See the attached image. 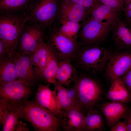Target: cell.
Returning a JSON list of instances; mask_svg holds the SVG:
<instances>
[{"mask_svg": "<svg viewBox=\"0 0 131 131\" xmlns=\"http://www.w3.org/2000/svg\"><path fill=\"white\" fill-rule=\"evenodd\" d=\"M20 118L29 123L36 131H61L60 119L35 100L23 104Z\"/></svg>", "mask_w": 131, "mask_h": 131, "instance_id": "6da1fadb", "label": "cell"}, {"mask_svg": "<svg viewBox=\"0 0 131 131\" xmlns=\"http://www.w3.org/2000/svg\"><path fill=\"white\" fill-rule=\"evenodd\" d=\"M28 21L25 14L1 13L0 17V39L4 43L8 51L7 56L15 57L16 48L22 31Z\"/></svg>", "mask_w": 131, "mask_h": 131, "instance_id": "7a4b0ae2", "label": "cell"}, {"mask_svg": "<svg viewBox=\"0 0 131 131\" xmlns=\"http://www.w3.org/2000/svg\"><path fill=\"white\" fill-rule=\"evenodd\" d=\"M58 0H32L25 15L28 21L37 24L43 29L53 21L58 9Z\"/></svg>", "mask_w": 131, "mask_h": 131, "instance_id": "3957f363", "label": "cell"}, {"mask_svg": "<svg viewBox=\"0 0 131 131\" xmlns=\"http://www.w3.org/2000/svg\"><path fill=\"white\" fill-rule=\"evenodd\" d=\"M75 81V98L77 107L81 110L91 109L101 96L102 90L99 85L94 80L85 76Z\"/></svg>", "mask_w": 131, "mask_h": 131, "instance_id": "277c9868", "label": "cell"}, {"mask_svg": "<svg viewBox=\"0 0 131 131\" xmlns=\"http://www.w3.org/2000/svg\"><path fill=\"white\" fill-rule=\"evenodd\" d=\"M111 52L103 47H86L80 53L79 66L87 70L103 71L105 70Z\"/></svg>", "mask_w": 131, "mask_h": 131, "instance_id": "5b68a950", "label": "cell"}, {"mask_svg": "<svg viewBox=\"0 0 131 131\" xmlns=\"http://www.w3.org/2000/svg\"><path fill=\"white\" fill-rule=\"evenodd\" d=\"M131 66V52H111L105 70V76L111 83L122 77Z\"/></svg>", "mask_w": 131, "mask_h": 131, "instance_id": "8992f818", "label": "cell"}, {"mask_svg": "<svg viewBox=\"0 0 131 131\" xmlns=\"http://www.w3.org/2000/svg\"><path fill=\"white\" fill-rule=\"evenodd\" d=\"M32 92L30 86L18 80L0 84V100L23 104Z\"/></svg>", "mask_w": 131, "mask_h": 131, "instance_id": "52a82bcc", "label": "cell"}, {"mask_svg": "<svg viewBox=\"0 0 131 131\" xmlns=\"http://www.w3.org/2000/svg\"><path fill=\"white\" fill-rule=\"evenodd\" d=\"M113 26H106L90 17L85 21L82 26L81 37L83 41L86 44L101 42L106 38L112 30Z\"/></svg>", "mask_w": 131, "mask_h": 131, "instance_id": "ba28073f", "label": "cell"}, {"mask_svg": "<svg viewBox=\"0 0 131 131\" xmlns=\"http://www.w3.org/2000/svg\"><path fill=\"white\" fill-rule=\"evenodd\" d=\"M50 39V44L58 59L70 61L77 54L78 50L77 42L67 38L58 31L52 32Z\"/></svg>", "mask_w": 131, "mask_h": 131, "instance_id": "9c48e42d", "label": "cell"}, {"mask_svg": "<svg viewBox=\"0 0 131 131\" xmlns=\"http://www.w3.org/2000/svg\"><path fill=\"white\" fill-rule=\"evenodd\" d=\"M32 23L25 25L18 40L22 52L29 55L36 50L43 37V29L38 25Z\"/></svg>", "mask_w": 131, "mask_h": 131, "instance_id": "30bf717a", "label": "cell"}, {"mask_svg": "<svg viewBox=\"0 0 131 131\" xmlns=\"http://www.w3.org/2000/svg\"><path fill=\"white\" fill-rule=\"evenodd\" d=\"M58 9L60 20H67L79 23L85 22L89 19L91 14V9L69 0H60Z\"/></svg>", "mask_w": 131, "mask_h": 131, "instance_id": "8fae6325", "label": "cell"}, {"mask_svg": "<svg viewBox=\"0 0 131 131\" xmlns=\"http://www.w3.org/2000/svg\"><path fill=\"white\" fill-rule=\"evenodd\" d=\"M23 104L0 100V124L2 131H14L20 118Z\"/></svg>", "mask_w": 131, "mask_h": 131, "instance_id": "7c38bea8", "label": "cell"}, {"mask_svg": "<svg viewBox=\"0 0 131 131\" xmlns=\"http://www.w3.org/2000/svg\"><path fill=\"white\" fill-rule=\"evenodd\" d=\"M49 83L45 85L40 84L36 93L35 100L39 104L48 109L60 119L64 111L61 109L58 101L56 89L52 90Z\"/></svg>", "mask_w": 131, "mask_h": 131, "instance_id": "4fadbf2b", "label": "cell"}, {"mask_svg": "<svg viewBox=\"0 0 131 131\" xmlns=\"http://www.w3.org/2000/svg\"><path fill=\"white\" fill-rule=\"evenodd\" d=\"M30 55L17 53L15 60L18 80L30 87L33 85L38 78L33 69Z\"/></svg>", "mask_w": 131, "mask_h": 131, "instance_id": "5bb4252c", "label": "cell"}, {"mask_svg": "<svg viewBox=\"0 0 131 131\" xmlns=\"http://www.w3.org/2000/svg\"><path fill=\"white\" fill-rule=\"evenodd\" d=\"M108 125L112 127L122 118H124L131 110L125 103L112 101L106 102L101 106Z\"/></svg>", "mask_w": 131, "mask_h": 131, "instance_id": "9a60e30c", "label": "cell"}, {"mask_svg": "<svg viewBox=\"0 0 131 131\" xmlns=\"http://www.w3.org/2000/svg\"><path fill=\"white\" fill-rule=\"evenodd\" d=\"M63 110V115L60 119L61 127L66 131L84 130L85 117L79 108L74 107Z\"/></svg>", "mask_w": 131, "mask_h": 131, "instance_id": "2e32d148", "label": "cell"}, {"mask_svg": "<svg viewBox=\"0 0 131 131\" xmlns=\"http://www.w3.org/2000/svg\"><path fill=\"white\" fill-rule=\"evenodd\" d=\"M91 17L105 26H112L121 17V13L99 2L91 9Z\"/></svg>", "mask_w": 131, "mask_h": 131, "instance_id": "e0dca14e", "label": "cell"}, {"mask_svg": "<svg viewBox=\"0 0 131 131\" xmlns=\"http://www.w3.org/2000/svg\"><path fill=\"white\" fill-rule=\"evenodd\" d=\"M113 38L116 47L125 49L131 48V26L121 18L113 26Z\"/></svg>", "mask_w": 131, "mask_h": 131, "instance_id": "ac0fdd59", "label": "cell"}, {"mask_svg": "<svg viewBox=\"0 0 131 131\" xmlns=\"http://www.w3.org/2000/svg\"><path fill=\"white\" fill-rule=\"evenodd\" d=\"M49 43H46L42 37L35 51L30 55L31 61L38 79L43 78L49 52Z\"/></svg>", "mask_w": 131, "mask_h": 131, "instance_id": "d6986e66", "label": "cell"}, {"mask_svg": "<svg viewBox=\"0 0 131 131\" xmlns=\"http://www.w3.org/2000/svg\"><path fill=\"white\" fill-rule=\"evenodd\" d=\"M106 96L112 101L125 104L131 101L130 94L121 77L111 83Z\"/></svg>", "mask_w": 131, "mask_h": 131, "instance_id": "ffe728a7", "label": "cell"}, {"mask_svg": "<svg viewBox=\"0 0 131 131\" xmlns=\"http://www.w3.org/2000/svg\"><path fill=\"white\" fill-rule=\"evenodd\" d=\"M70 62L65 60L58 62L56 78L57 81L62 85H68L77 79V71Z\"/></svg>", "mask_w": 131, "mask_h": 131, "instance_id": "44dd1931", "label": "cell"}, {"mask_svg": "<svg viewBox=\"0 0 131 131\" xmlns=\"http://www.w3.org/2000/svg\"><path fill=\"white\" fill-rule=\"evenodd\" d=\"M15 59L7 56L0 58V84L18 80Z\"/></svg>", "mask_w": 131, "mask_h": 131, "instance_id": "7402d4cb", "label": "cell"}, {"mask_svg": "<svg viewBox=\"0 0 131 131\" xmlns=\"http://www.w3.org/2000/svg\"><path fill=\"white\" fill-rule=\"evenodd\" d=\"M58 59L51 45L49 43L48 57L43 78L49 83L53 84L57 81L56 74L58 66Z\"/></svg>", "mask_w": 131, "mask_h": 131, "instance_id": "603a6c76", "label": "cell"}, {"mask_svg": "<svg viewBox=\"0 0 131 131\" xmlns=\"http://www.w3.org/2000/svg\"><path fill=\"white\" fill-rule=\"evenodd\" d=\"M53 84L56 90L58 101L62 110L74 107H77L74 97L69 90L57 81Z\"/></svg>", "mask_w": 131, "mask_h": 131, "instance_id": "cb8c5ba5", "label": "cell"}, {"mask_svg": "<svg viewBox=\"0 0 131 131\" xmlns=\"http://www.w3.org/2000/svg\"><path fill=\"white\" fill-rule=\"evenodd\" d=\"M32 0H1L0 1L1 13L15 14L18 11L28 9Z\"/></svg>", "mask_w": 131, "mask_h": 131, "instance_id": "d4e9b609", "label": "cell"}, {"mask_svg": "<svg viewBox=\"0 0 131 131\" xmlns=\"http://www.w3.org/2000/svg\"><path fill=\"white\" fill-rule=\"evenodd\" d=\"M62 26L59 33L67 38L77 42V34L82 25L79 22L67 20H60Z\"/></svg>", "mask_w": 131, "mask_h": 131, "instance_id": "484cf974", "label": "cell"}, {"mask_svg": "<svg viewBox=\"0 0 131 131\" xmlns=\"http://www.w3.org/2000/svg\"><path fill=\"white\" fill-rule=\"evenodd\" d=\"M103 122L100 115L90 111L85 117L84 130L97 131L101 130L103 127Z\"/></svg>", "mask_w": 131, "mask_h": 131, "instance_id": "4316f807", "label": "cell"}, {"mask_svg": "<svg viewBox=\"0 0 131 131\" xmlns=\"http://www.w3.org/2000/svg\"><path fill=\"white\" fill-rule=\"evenodd\" d=\"M100 3L111 7L121 13L125 5L122 0H97Z\"/></svg>", "mask_w": 131, "mask_h": 131, "instance_id": "83f0119b", "label": "cell"}, {"mask_svg": "<svg viewBox=\"0 0 131 131\" xmlns=\"http://www.w3.org/2000/svg\"><path fill=\"white\" fill-rule=\"evenodd\" d=\"M71 1L89 9L91 8L99 2L97 0H69Z\"/></svg>", "mask_w": 131, "mask_h": 131, "instance_id": "f1b7e54d", "label": "cell"}, {"mask_svg": "<svg viewBox=\"0 0 131 131\" xmlns=\"http://www.w3.org/2000/svg\"><path fill=\"white\" fill-rule=\"evenodd\" d=\"M121 78L131 96V66Z\"/></svg>", "mask_w": 131, "mask_h": 131, "instance_id": "f546056e", "label": "cell"}, {"mask_svg": "<svg viewBox=\"0 0 131 131\" xmlns=\"http://www.w3.org/2000/svg\"><path fill=\"white\" fill-rule=\"evenodd\" d=\"M123 12L124 20L131 26V2L125 6Z\"/></svg>", "mask_w": 131, "mask_h": 131, "instance_id": "4dcf8cb0", "label": "cell"}, {"mask_svg": "<svg viewBox=\"0 0 131 131\" xmlns=\"http://www.w3.org/2000/svg\"><path fill=\"white\" fill-rule=\"evenodd\" d=\"M110 131H128V130L124 122L120 121L112 127Z\"/></svg>", "mask_w": 131, "mask_h": 131, "instance_id": "1f68e13d", "label": "cell"}, {"mask_svg": "<svg viewBox=\"0 0 131 131\" xmlns=\"http://www.w3.org/2000/svg\"><path fill=\"white\" fill-rule=\"evenodd\" d=\"M15 131H29L27 124L23 123L21 120L19 121L15 129Z\"/></svg>", "mask_w": 131, "mask_h": 131, "instance_id": "d6a6232c", "label": "cell"}, {"mask_svg": "<svg viewBox=\"0 0 131 131\" xmlns=\"http://www.w3.org/2000/svg\"><path fill=\"white\" fill-rule=\"evenodd\" d=\"M8 55V51L6 45L0 39V57L2 58Z\"/></svg>", "mask_w": 131, "mask_h": 131, "instance_id": "836d02e7", "label": "cell"}, {"mask_svg": "<svg viewBox=\"0 0 131 131\" xmlns=\"http://www.w3.org/2000/svg\"><path fill=\"white\" fill-rule=\"evenodd\" d=\"M129 113L124 118L125 120L124 122L126 125L128 131H131V117Z\"/></svg>", "mask_w": 131, "mask_h": 131, "instance_id": "e575fe53", "label": "cell"}, {"mask_svg": "<svg viewBox=\"0 0 131 131\" xmlns=\"http://www.w3.org/2000/svg\"><path fill=\"white\" fill-rule=\"evenodd\" d=\"M125 6L131 2V0H122Z\"/></svg>", "mask_w": 131, "mask_h": 131, "instance_id": "d590c367", "label": "cell"}, {"mask_svg": "<svg viewBox=\"0 0 131 131\" xmlns=\"http://www.w3.org/2000/svg\"><path fill=\"white\" fill-rule=\"evenodd\" d=\"M129 114L131 117V111L129 113Z\"/></svg>", "mask_w": 131, "mask_h": 131, "instance_id": "8d00e7d4", "label": "cell"}, {"mask_svg": "<svg viewBox=\"0 0 131 131\" xmlns=\"http://www.w3.org/2000/svg\"><path fill=\"white\" fill-rule=\"evenodd\" d=\"M1 0H0V1Z\"/></svg>", "mask_w": 131, "mask_h": 131, "instance_id": "74e56055", "label": "cell"}]
</instances>
